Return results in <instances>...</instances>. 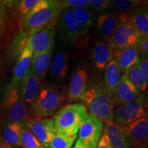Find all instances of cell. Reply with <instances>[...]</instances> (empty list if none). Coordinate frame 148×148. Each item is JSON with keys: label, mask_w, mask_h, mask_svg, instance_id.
I'll return each mask as SVG.
<instances>
[{"label": "cell", "mask_w": 148, "mask_h": 148, "mask_svg": "<svg viewBox=\"0 0 148 148\" xmlns=\"http://www.w3.org/2000/svg\"><path fill=\"white\" fill-rule=\"evenodd\" d=\"M33 55L34 54H33L32 50L27 42V38L25 46L22 49L16 65L14 68L13 76L11 80L10 88L18 87L22 78L30 69Z\"/></svg>", "instance_id": "obj_15"}, {"label": "cell", "mask_w": 148, "mask_h": 148, "mask_svg": "<svg viewBox=\"0 0 148 148\" xmlns=\"http://www.w3.org/2000/svg\"><path fill=\"white\" fill-rule=\"evenodd\" d=\"M122 74L114 58L109 62L104 71L103 84L108 94L114 101L116 96V90L117 88ZM115 106V105H114Z\"/></svg>", "instance_id": "obj_21"}, {"label": "cell", "mask_w": 148, "mask_h": 148, "mask_svg": "<svg viewBox=\"0 0 148 148\" xmlns=\"http://www.w3.org/2000/svg\"><path fill=\"white\" fill-rule=\"evenodd\" d=\"M114 58L116 61L122 75L126 73L139 61L140 53L137 46L127 47L117 51L114 53Z\"/></svg>", "instance_id": "obj_19"}, {"label": "cell", "mask_w": 148, "mask_h": 148, "mask_svg": "<svg viewBox=\"0 0 148 148\" xmlns=\"http://www.w3.org/2000/svg\"><path fill=\"white\" fill-rule=\"evenodd\" d=\"M38 1L39 0H23L20 1L18 5V12L21 17L28 13L38 2Z\"/></svg>", "instance_id": "obj_32"}, {"label": "cell", "mask_w": 148, "mask_h": 148, "mask_svg": "<svg viewBox=\"0 0 148 148\" xmlns=\"http://www.w3.org/2000/svg\"><path fill=\"white\" fill-rule=\"evenodd\" d=\"M77 23L76 18L71 9H63L57 18L56 30L59 36L62 38V41L69 32V30Z\"/></svg>", "instance_id": "obj_25"}, {"label": "cell", "mask_w": 148, "mask_h": 148, "mask_svg": "<svg viewBox=\"0 0 148 148\" xmlns=\"http://www.w3.org/2000/svg\"><path fill=\"white\" fill-rule=\"evenodd\" d=\"M138 62H139V61H138ZM138 62L134 66H133L131 69H130L126 74L127 77H129L130 80L140 90V92L141 93H145L147 92V87L145 81H144L141 71L140 70Z\"/></svg>", "instance_id": "obj_28"}, {"label": "cell", "mask_w": 148, "mask_h": 148, "mask_svg": "<svg viewBox=\"0 0 148 148\" xmlns=\"http://www.w3.org/2000/svg\"><path fill=\"white\" fill-rule=\"evenodd\" d=\"M5 107L8 121L25 125L27 121L34 118L32 111L18 93V88H9L5 99Z\"/></svg>", "instance_id": "obj_7"}, {"label": "cell", "mask_w": 148, "mask_h": 148, "mask_svg": "<svg viewBox=\"0 0 148 148\" xmlns=\"http://www.w3.org/2000/svg\"><path fill=\"white\" fill-rule=\"evenodd\" d=\"M145 3L146 1L138 0H113L110 1L108 8L114 12L126 14L138 5L145 4Z\"/></svg>", "instance_id": "obj_27"}, {"label": "cell", "mask_w": 148, "mask_h": 148, "mask_svg": "<svg viewBox=\"0 0 148 148\" xmlns=\"http://www.w3.org/2000/svg\"><path fill=\"white\" fill-rule=\"evenodd\" d=\"M137 47L140 55L148 59V37L141 35L138 40Z\"/></svg>", "instance_id": "obj_35"}, {"label": "cell", "mask_w": 148, "mask_h": 148, "mask_svg": "<svg viewBox=\"0 0 148 148\" xmlns=\"http://www.w3.org/2000/svg\"><path fill=\"white\" fill-rule=\"evenodd\" d=\"M25 124L6 121L1 125L3 139L7 145L13 148L21 147V136Z\"/></svg>", "instance_id": "obj_22"}, {"label": "cell", "mask_w": 148, "mask_h": 148, "mask_svg": "<svg viewBox=\"0 0 148 148\" xmlns=\"http://www.w3.org/2000/svg\"><path fill=\"white\" fill-rule=\"evenodd\" d=\"M88 89V73L84 66H79L72 72L66 97L73 103L81 101Z\"/></svg>", "instance_id": "obj_11"}, {"label": "cell", "mask_w": 148, "mask_h": 148, "mask_svg": "<svg viewBox=\"0 0 148 148\" xmlns=\"http://www.w3.org/2000/svg\"><path fill=\"white\" fill-rule=\"evenodd\" d=\"M110 0H90L88 8L96 12H102L108 9Z\"/></svg>", "instance_id": "obj_33"}, {"label": "cell", "mask_w": 148, "mask_h": 148, "mask_svg": "<svg viewBox=\"0 0 148 148\" xmlns=\"http://www.w3.org/2000/svg\"><path fill=\"white\" fill-rule=\"evenodd\" d=\"M60 1L62 9L85 8L89 6L90 0H62Z\"/></svg>", "instance_id": "obj_31"}, {"label": "cell", "mask_w": 148, "mask_h": 148, "mask_svg": "<svg viewBox=\"0 0 148 148\" xmlns=\"http://www.w3.org/2000/svg\"><path fill=\"white\" fill-rule=\"evenodd\" d=\"M73 148H86V147H84V146H83L82 145H80V144L77 143L76 142L75 144V145H74V147Z\"/></svg>", "instance_id": "obj_38"}, {"label": "cell", "mask_w": 148, "mask_h": 148, "mask_svg": "<svg viewBox=\"0 0 148 148\" xmlns=\"http://www.w3.org/2000/svg\"><path fill=\"white\" fill-rule=\"evenodd\" d=\"M69 52L63 47H59L53 53L49 66V76L51 82L60 84L65 81L69 69Z\"/></svg>", "instance_id": "obj_10"}, {"label": "cell", "mask_w": 148, "mask_h": 148, "mask_svg": "<svg viewBox=\"0 0 148 148\" xmlns=\"http://www.w3.org/2000/svg\"><path fill=\"white\" fill-rule=\"evenodd\" d=\"M81 101L89 114L99 119L103 124L112 122L115 110L114 101L107 91L102 81L88 88Z\"/></svg>", "instance_id": "obj_1"}, {"label": "cell", "mask_w": 148, "mask_h": 148, "mask_svg": "<svg viewBox=\"0 0 148 148\" xmlns=\"http://www.w3.org/2000/svg\"><path fill=\"white\" fill-rule=\"evenodd\" d=\"M141 92L130 80L127 74H123L116 90L114 99L115 107H119L130 103L138 97Z\"/></svg>", "instance_id": "obj_16"}, {"label": "cell", "mask_w": 148, "mask_h": 148, "mask_svg": "<svg viewBox=\"0 0 148 148\" xmlns=\"http://www.w3.org/2000/svg\"><path fill=\"white\" fill-rule=\"evenodd\" d=\"M57 18L47 25L27 38V42L32 49L33 54L38 55L53 49L56 41Z\"/></svg>", "instance_id": "obj_8"}, {"label": "cell", "mask_w": 148, "mask_h": 148, "mask_svg": "<svg viewBox=\"0 0 148 148\" xmlns=\"http://www.w3.org/2000/svg\"><path fill=\"white\" fill-rule=\"evenodd\" d=\"M40 82L31 68L20 82L18 86V93L27 106H31L38 95Z\"/></svg>", "instance_id": "obj_14"}, {"label": "cell", "mask_w": 148, "mask_h": 148, "mask_svg": "<svg viewBox=\"0 0 148 148\" xmlns=\"http://www.w3.org/2000/svg\"><path fill=\"white\" fill-rule=\"evenodd\" d=\"M140 36L131 21L129 14L121 13L118 14V23L107 42L115 53L125 47L137 46Z\"/></svg>", "instance_id": "obj_5"}, {"label": "cell", "mask_w": 148, "mask_h": 148, "mask_svg": "<svg viewBox=\"0 0 148 148\" xmlns=\"http://www.w3.org/2000/svg\"><path fill=\"white\" fill-rule=\"evenodd\" d=\"M21 143L23 148H46L25 125L21 132Z\"/></svg>", "instance_id": "obj_29"}, {"label": "cell", "mask_w": 148, "mask_h": 148, "mask_svg": "<svg viewBox=\"0 0 148 148\" xmlns=\"http://www.w3.org/2000/svg\"><path fill=\"white\" fill-rule=\"evenodd\" d=\"M145 116H148V92L141 93L131 102L117 107L114 110L112 122L126 126Z\"/></svg>", "instance_id": "obj_6"}, {"label": "cell", "mask_w": 148, "mask_h": 148, "mask_svg": "<svg viewBox=\"0 0 148 148\" xmlns=\"http://www.w3.org/2000/svg\"><path fill=\"white\" fill-rule=\"evenodd\" d=\"M66 95L58 85L49 81L40 84L38 95L30 107L34 118H49L64 106Z\"/></svg>", "instance_id": "obj_3"}, {"label": "cell", "mask_w": 148, "mask_h": 148, "mask_svg": "<svg viewBox=\"0 0 148 148\" xmlns=\"http://www.w3.org/2000/svg\"><path fill=\"white\" fill-rule=\"evenodd\" d=\"M114 58V52L107 42H96L92 50V62L98 72L104 71L109 62Z\"/></svg>", "instance_id": "obj_18"}, {"label": "cell", "mask_w": 148, "mask_h": 148, "mask_svg": "<svg viewBox=\"0 0 148 148\" xmlns=\"http://www.w3.org/2000/svg\"><path fill=\"white\" fill-rule=\"evenodd\" d=\"M88 115L87 109L82 103L64 105L53 117L56 132L70 137H77L79 130Z\"/></svg>", "instance_id": "obj_4"}, {"label": "cell", "mask_w": 148, "mask_h": 148, "mask_svg": "<svg viewBox=\"0 0 148 148\" xmlns=\"http://www.w3.org/2000/svg\"><path fill=\"white\" fill-rule=\"evenodd\" d=\"M135 28L142 36L148 37V5H140L129 14Z\"/></svg>", "instance_id": "obj_24"}, {"label": "cell", "mask_w": 148, "mask_h": 148, "mask_svg": "<svg viewBox=\"0 0 148 148\" xmlns=\"http://www.w3.org/2000/svg\"><path fill=\"white\" fill-rule=\"evenodd\" d=\"M123 127L126 132L130 148H148V116Z\"/></svg>", "instance_id": "obj_12"}, {"label": "cell", "mask_w": 148, "mask_h": 148, "mask_svg": "<svg viewBox=\"0 0 148 148\" xmlns=\"http://www.w3.org/2000/svg\"><path fill=\"white\" fill-rule=\"evenodd\" d=\"M25 127L34 134L46 148L56 132L53 119L51 118H34L25 123Z\"/></svg>", "instance_id": "obj_13"}, {"label": "cell", "mask_w": 148, "mask_h": 148, "mask_svg": "<svg viewBox=\"0 0 148 148\" xmlns=\"http://www.w3.org/2000/svg\"><path fill=\"white\" fill-rule=\"evenodd\" d=\"M95 148H110L108 136L103 131L101 133L100 138H99V141H98L97 145Z\"/></svg>", "instance_id": "obj_36"}, {"label": "cell", "mask_w": 148, "mask_h": 148, "mask_svg": "<svg viewBox=\"0 0 148 148\" xmlns=\"http://www.w3.org/2000/svg\"><path fill=\"white\" fill-rule=\"evenodd\" d=\"M103 127L99 119L89 114L79 130L76 142L86 148H95L103 132Z\"/></svg>", "instance_id": "obj_9"}, {"label": "cell", "mask_w": 148, "mask_h": 148, "mask_svg": "<svg viewBox=\"0 0 148 148\" xmlns=\"http://www.w3.org/2000/svg\"><path fill=\"white\" fill-rule=\"evenodd\" d=\"M53 49H51L45 53L33 55L31 69L40 82H45V79L50 66L52 58Z\"/></svg>", "instance_id": "obj_23"}, {"label": "cell", "mask_w": 148, "mask_h": 148, "mask_svg": "<svg viewBox=\"0 0 148 148\" xmlns=\"http://www.w3.org/2000/svg\"><path fill=\"white\" fill-rule=\"evenodd\" d=\"M103 131L108 136L110 148H130L127 134L123 126L110 122L105 125Z\"/></svg>", "instance_id": "obj_20"}, {"label": "cell", "mask_w": 148, "mask_h": 148, "mask_svg": "<svg viewBox=\"0 0 148 148\" xmlns=\"http://www.w3.org/2000/svg\"><path fill=\"white\" fill-rule=\"evenodd\" d=\"M71 10L83 34L86 37L93 25V16L91 11L87 8H75L71 9Z\"/></svg>", "instance_id": "obj_26"}, {"label": "cell", "mask_w": 148, "mask_h": 148, "mask_svg": "<svg viewBox=\"0 0 148 148\" xmlns=\"http://www.w3.org/2000/svg\"><path fill=\"white\" fill-rule=\"evenodd\" d=\"M118 23V14L110 11L99 14L96 18V30L100 41L108 42Z\"/></svg>", "instance_id": "obj_17"}, {"label": "cell", "mask_w": 148, "mask_h": 148, "mask_svg": "<svg viewBox=\"0 0 148 148\" xmlns=\"http://www.w3.org/2000/svg\"><path fill=\"white\" fill-rule=\"evenodd\" d=\"M62 10L59 1L39 0L28 13L21 17L22 27L27 38L58 18Z\"/></svg>", "instance_id": "obj_2"}, {"label": "cell", "mask_w": 148, "mask_h": 148, "mask_svg": "<svg viewBox=\"0 0 148 148\" xmlns=\"http://www.w3.org/2000/svg\"><path fill=\"white\" fill-rule=\"evenodd\" d=\"M76 138V136L70 137L56 132L48 148H71Z\"/></svg>", "instance_id": "obj_30"}, {"label": "cell", "mask_w": 148, "mask_h": 148, "mask_svg": "<svg viewBox=\"0 0 148 148\" xmlns=\"http://www.w3.org/2000/svg\"><path fill=\"white\" fill-rule=\"evenodd\" d=\"M1 125L2 124H1V121H0V148H13L7 145L4 142V140H3L2 132H1Z\"/></svg>", "instance_id": "obj_37"}, {"label": "cell", "mask_w": 148, "mask_h": 148, "mask_svg": "<svg viewBox=\"0 0 148 148\" xmlns=\"http://www.w3.org/2000/svg\"><path fill=\"white\" fill-rule=\"evenodd\" d=\"M138 65H139L140 70L141 71L144 81H145V84L147 85V92H148V59L143 56L140 55Z\"/></svg>", "instance_id": "obj_34"}]
</instances>
